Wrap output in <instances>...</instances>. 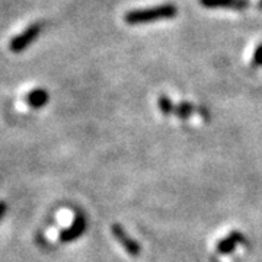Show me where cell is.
Segmentation results:
<instances>
[{
    "label": "cell",
    "mask_w": 262,
    "mask_h": 262,
    "mask_svg": "<svg viewBox=\"0 0 262 262\" xmlns=\"http://www.w3.org/2000/svg\"><path fill=\"white\" fill-rule=\"evenodd\" d=\"M178 9L175 5H160L151 9H139L131 10L125 13L124 20L130 25H140V24H150V22H158V20H165V19H172L177 16Z\"/></svg>",
    "instance_id": "obj_1"
},
{
    "label": "cell",
    "mask_w": 262,
    "mask_h": 262,
    "mask_svg": "<svg viewBox=\"0 0 262 262\" xmlns=\"http://www.w3.org/2000/svg\"><path fill=\"white\" fill-rule=\"evenodd\" d=\"M111 233H113V236L115 237V241L121 245L122 249L128 253V255H131V256H140L141 246L131 237L130 234L124 230V227H122L121 225L114 223V225L111 226Z\"/></svg>",
    "instance_id": "obj_2"
},
{
    "label": "cell",
    "mask_w": 262,
    "mask_h": 262,
    "mask_svg": "<svg viewBox=\"0 0 262 262\" xmlns=\"http://www.w3.org/2000/svg\"><path fill=\"white\" fill-rule=\"evenodd\" d=\"M39 32H41V25H39V24L31 25V27L25 29L22 34L16 35V37L10 41V50H12L13 53H19V51L25 50V48L29 47V46L37 39L38 35H39Z\"/></svg>",
    "instance_id": "obj_3"
},
{
    "label": "cell",
    "mask_w": 262,
    "mask_h": 262,
    "mask_svg": "<svg viewBox=\"0 0 262 262\" xmlns=\"http://www.w3.org/2000/svg\"><path fill=\"white\" fill-rule=\"evenodd\" d=\"M86 219L83 217V214H77L73 220V223L69 226L67 229L61 230V233L58 234V239L60 242L63 244H69V242H73L76 241L79 236H82L86 230Z\"/></svg>",
    "instance_id": "obj_4"
},
{
    "label": "cell",
    "mask_w": 262,
    "mask_h": 262,
    "mask_svg": "<svg viewBox=\"0 0 262 262\" xmlns=\"http://www.w3.org/2000/svg\"><path fill=\"white\" fill-rule=\"evenodd\" d=\"M200 3L208 9L244 10L248 8V0H200Z\"/></svg>",
    "instance_id": "obj_5"
},
{
    "label": "cell",
    "mask_w": 262,
    "mask_h": 262,
    "mask_svg": "<svg viewBox=\"0 0 262 262\" xmlns=\"http://www.w3.org/2000/svg\"><path fill=\"white\" fill-rule=\"evenodd\" d=\"M241 244H245V236L239 232H232L226 237H223L219 244H217V252L226 255V253H232L236 249V246Z\"/></svg>",
    "instance_id": "obj_6"
},
{
    "label": "cell",
    "mask_w": 262,
    "mask_h": 262,
    "mask_svg": "<svg viewBox=\"0 0 262 262\" xmlns=\"http://www.w3.org/2000/svg\"><path fill=\"white\" fill-rule=\"evenodd\" d=\"M25 99L31 108H42L48 102V94L44 89H34L27 95Z\"/></svg>",
    "instance_id": "obj_7"
},
{
    "label": "cell",
    "mask_w": 262,
    "mask_h": 262,
    "mask_svg": "<svg viewBox=\"0 0 262 262\" xmlns=\"http://www.w3.org/2000/svg\"><path fill=\"white\" fill-rule=\"evenodd\" d=\"M195 113V108L191 105V103L188 102H182L179 103V105H175L173 106V115H177L178 118H181V120H187V118H189L192 114Z\"/></svg>",
    "instance_id": "obj_8"
},
{
    "label": "cell",
    "mask_w": 262,
    "mask_h": 262,
    "mask_svg": "<svg viewBox=\"0 0 262 262\" xmlns=\"http://www.w3.org/2000/svg\"><path fill=\"white\" fill-rule=\"evenodd\" d=\"M158 106H159V111L163 115H170V114L173 113L175 103L172 102L166 95H162V96H159V99H158Z\"/></svg>",
    "instance_id": "obj_9"
},
{
    "label": "cell",
    "mask_w": 262,
    "mask_h": 262,
    "mask_svg": "<svg viewBox=\"0 0 262 262\" xmlns=\"http://www.w3.org/2000/svg\"><path fill=\"white\" fill-rule=\"evenodd\" d=\"M252 66L253 67H262V44L253 53Z\"/></svg>",
    "instance_id": "obj_10"
},
{
    "label": "cell",
    "mask_w": 262,
    "mask_h": 262,
    "mask_svg": "<svg viewBox=\"0 0 262 262\" xmlns=\"http://www.w3.org/2000/svg\"><path fill=\"white\" fill-rule=\"evenodd\" d=\"M6 210H8V206L5 201H0V220L3 219V215L6 214Z\"/></svg>",
    "instance_id": "obj_11"
}]
</instances>
